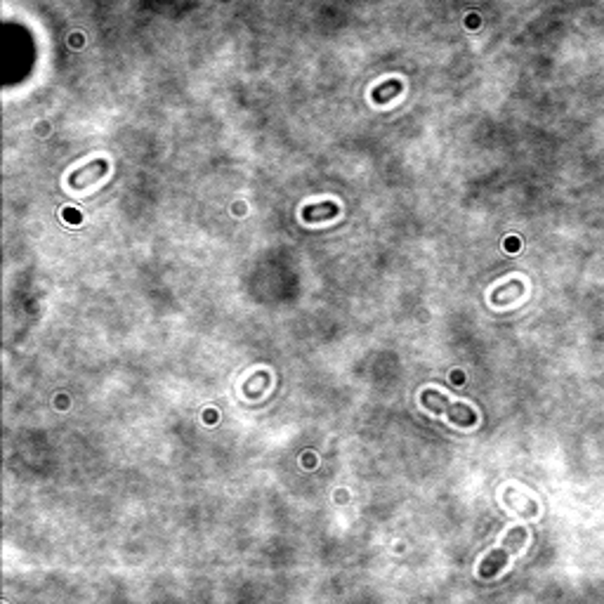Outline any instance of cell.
Masks as SVG:
<instances>
[{"mask_svg": "<svg viewBox=\"0 0 604 604\" xmlns=\"http://www.w3.org/2000/svg\"><path fill=\"white\" fill-rule=\"evenodd\" d=\"M524 293H527V286L519 281V278H515V281H505V283L498 286V288H493L491 304H496V307H505V304L519 300Z\"/></svg>", "mask_w": 604, "mask_h": 604, "instance_id": "cell-4", "label": "cell"}, {"mask_svg": "<svg viewBox=\"0 0 604 604\" xmlns=\"http://www.w3.org/2000/svg\"><path fill=\"white\" fill-rule=\"evenodd\" d=\"M337 213H340V208H337L333 201H328V203H321V206H307L302 210V220L304 222H321V220H330V217H335Z\"/></svg>", "mask_w": 604, "mask_h": 604, "instance_id": "cell-5", "label": "cell"}, {"mask_svg": "<svg viewBox=\"0 0 604 604\" xmlns=\"http://www.w3.org/2000/svg\"><path fill=\"white\" fill-rule=\"evenodd\" d=\"M529 541V531L524 527H512L508 534H505L503 543L498 545L496 550H491L489 555L479 562V576L482 579H496L501 571L508 567V560L512 555H517L519 550L527 545Z\"/></svg>", "mask_w": 604, "mask_h": 604, "instance_id": "cell-1", "label": "cell"}, {"mask_svg": "<svg viewBox=\"0 0 604 604\" xmlns=\"http://www.w3.org/2000/svg\"><path fill=\"white\" fill-rule=\"evenodd\" d=\"M401 90H404V83L397 81V78H389V81H385L382 86L373 88L371 97H373L375 104H387V102H392L394 97L401 93Z\"/></svg>", "mask_w": 604, "mask_h": 604, "instance_id": "cell-6", "label": "cell"}, {"mask_svg": "<svg viewBox=\"0 0 604 604\" xmlns=\"http://www.w3.org/2000/svg\"><path fill=\"white\" fill-rule=\"evenodd\" d=\"M420 401H423V406L427 408V411H432L434 415L446 413V418H449L451 423H456V425L470 427V425L477 423V413L472 411L470 406L460 404V401H451L449 397H444L441 392H432V389H425L423 397H420Z\"/></svg>", "mask_w": 604, "mask_h": 604, "instance_id": "cell-2", "label": "cell"}, {"mask_svg": "<svg viewBox=\"0 0 604 604\" xmlns=\"http://www.w3.org/2000/svg\"><path fill=\"white\" fill-rule=\"evenodd\" d=\"M107 170H109L107 161L97 159V161H93V163L78 168V170L69 177V187H71V189H86V187H90L93 182L100 180L102 175H107Z\"/></svg>", "mask_w": 604, "mask_h": 604, "instance_id": "cell-3", "label": "cell"}, {"mask_svg": "<svg viewBox=\"0 0 604 604\" xmlns=\"http://www.w3.org/2000/svg\"><path fill=\"white\" fill-rule=\"evenodd\" d=\"M67 217L71 220V222H81V215H78V213L74 215V213H71V210H67Z\"/></svg>", "mask_w": 604, "mask_h": 604, "instance_id": "cell-7", "label": "cell"}]
</instances>
